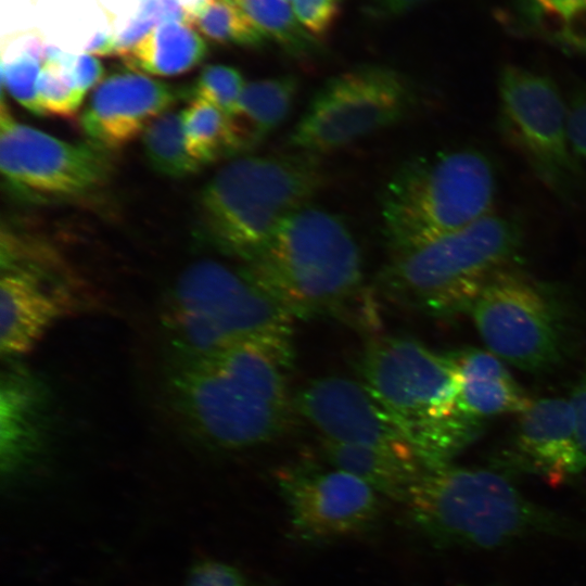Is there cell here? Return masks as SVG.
Returning <instances> with one entry per match:
<instances>
[{"label":"cell","mask_w":586,"mask_h":586,"mask_svg":"<svg viewBox=\"0 0 586 586\" xmlns=\"http://www.w3.org/2000/svg\"><path fill=\"white\" fill-rule=\"evenodd\" d=\"M436 547L491 550L524 540L586 539V525L527 498L504 475L450 462L422 469L406 501Z\"/></svg>","instance_id":"obj_1"},{"label":"cell","mask_w":586,"mask_h":586,"mask_svg":"<svg viewBox=\"0 0 586 586\" xmlns=\"http://www.w3.org/2000/svg\"><path fill=\"white\" fill-rule=\"evenodd\" d=\"M244 265L247 276L292 318L340 317L371 308L355 237L327 209L308 204L294 212Z\"/></svg>","instance_id":"obj_2"},{"label":"cell","mask_w":586,"mask_h":586,"mask_svg":"<svg viewBox=\"0 0 586 586\" xmlns=\"http://www.w3.org/2000/svg\"><path fill=\"white\" fill-rule=\"evenodd\" d=\"M359 370L361 383L423 469L449 463L482 428L460 409V375L451 353H436L410 337L381 336L366 345Z\"/></svg>","instance_id":"obj_3"},{"label":"cell","mask_w":586,"mask_h":586,"mask_svg":"<svg viewBox=\"0 0 586 586\" xmlns=\"http://www.w3.org/2000/svg\"><path fill=\"white\" fill-rule=\"evenodd\" d=\"M324 179L316 155L291 151L238 156L200 194L201 235L245 264L286 217L310 204Z\"/></svg>","instance_id":"obj_4"},{"label":"cell","mask_w":586,"mask_h":586,"mask_svg":"<svg viewBox=\"0 0 586 586\" xmlns=\"http://www.w3.org/2000/svg\"><path fill=\"white\" fill-rule=\"evenodd\" d=\"M522 240L518 221L492 212L442 239L391 254L379 284L398 305L450 317L470 310L487 282L509 268Z\"/></svg>","instance_id":"obj_5"},{"label":"cell","mask_w":586,"mask_h":586,"mask_svg":"<svg viewBox=\"0 0 586 586\" xmlns=\"http://www.w3.org/2000/svg\"><path fill=\"white\" fill-rule=\"evenodd\" d=\"M496 190L494 166L477 150L408 161L382 195V231L391 254L429 244L491 214Z\"/></svg>","instance_id":"obj_6"},{"label":"cell","mask_w":586,"mask_h":586,"mask_svg":"<svg viewBox=\"0 0 586 586\" xmlns=\"http://www.w3.org/2000/svg\"><path fill=\"white\" fill-rule=\"evenodd\" d=\"M290 314L244 271L203 259L170 291L165 327L177 356L203 358L253 339H291Z\"/></svg>","instance_id":"obj_7"},{"label":"cell","mask_w":586,"mask_h":586,"mask_svg":"<svg viewBox=\"0 0 586 586\" xmlns=\"http://www.w3.org/2000/svg\"><path fill=\"white\" fill-rule=\"evenodd\" d=\"M497 87V123L506 143L557 199L576 202L586 178L571 143L568 101L555 81L506 65Z\"/></svg>","instance_id":"obj_8"},{"label":"cell","mask_w":586,"mask_h":586,"mask_svg":"<svg viewBox=\"0 0 586 586\" xmlns=\"http://www.w3.org/2000/svg\"><path fill=\"white\" fill-rule=\"evenodd\" d=\"M166 388L184 424L219 448L242 449L269 442L291 421L292 407L269 402L207 357H177Z\"/></svg>","instance_id":"obj_9"},{"label":"cell","mask_w":586,"mask_h":586,"mask_svg":"<svg viewBox=\"0 0 586 586\" xmlns=\"http://www.w3.org/2000/svg\"><path fill=\"white\" fill-rule=\"evenodd\" d=\"M415 94L403 75L362 65L331 77L314 94L290 132L292 151L319 156L397 124Z\"/></svg>","instance_id":"obj_10"},{"label":"cell","mask_w":586,"mask_h":586,"mask_svg":"<svg viewBox=\"0 0 586 586\" xmlns=\"http://www.w3.org/2000/svg\"><path fill=\"white\" fill-rule=\"evenodd\" d=\"M0 169L13 196L53 203L88 195L107 181L109 151L87 141L72 143L14 119L1 102Z\"/></svg>","instance_id":"obj_11"},{"label":"cell","mask_w":586,"mask_h":586,"mask_svg":"<svg viewBox=\"0 0 586 586\" xmlns=\"http://www.w3.org/2000/svg\"><path fill=\"white\" fill-rule=\"evenodd\" d=\"M53 254L33 239L1 234L0 352L15 360L30 353L63 317L79 307L60 280Z\"/></svg>","instance_id":"obj_12"},{"label":"cell","mask_w":586,"mask_h":586,"mask_svg":"<svg viewBox=\"0 0 586 586\" xmlns=\"http://www.w3.org/2000/svg\"><path fill=\"white\" fill-rule=\"evenodd\" d=\"M477 332L499 359L527 371L555 365L563 348L560 317L547 292L507 268L480 292L470 308Z\"/></svg>","instance_id":"obj_13"},{"label":"cell","mask_w":586,"mask_h":586,"mask_svg":"<svg viewBox=\"0 0 586 586\" xmlns=\"http://www.w3.org/2000/svg\"><path fill=\"white\" fill-rule=\"evenodd\" d=\"M277 481L291 525L303 540L354 535L368 530L379 517V494L337 468L294 464L281 469Z\"/></svg>","instance_id":"obj_14"},{"label":"cell","mask_w":586,"mask_h":586,"mask_svg":"<svg viewBox=\"0 0 586 586\" xmlns=\"http://www.w3.org/2000/svg\"><path fill=\"white\" fill-rule=\"evenodd\" d=\"M293 407L322 440L380 449L420 464L409 442L361 382L333 375L314 380L297 393Z\"/></svg>","instance_id":"obj_15"},{"label":"cell","mask_w":586,"mask_h":586,"mask_svg":"<svg viewBox=\"0 0 586 586\" xmlns=\"http://www.w3.org/2000/svg\"><path fill=\"white\" fill-rule=\"evenodd\" d=\"M181 94L187 97V89L178 90L142 73L129 68L113 72L93 90L80 127L87 141L110 152L142 135Z\"/></svg>","instance_id":"obj_16"},{"label":"cell","mask_w":586,"mask_h":586,"mask_svg":"<svg viewBox=\"0 0 586 586\" xmlns=\"http://www.w3.org/2000/svg\"><path fill=\"white\" fill-rule=\"evenodd\" d=\"M515 446L522 462L548 482H563L586 468V453L569 399L533 400L520 413Z\"/></svg>","instance_id":"obj_17"},{"label":"cell","mask_w":586,"mask_h":586,"mask_svg":"<svg viewBox=\"0 0 586 586\" xmlns=\"http://www.w3.org/2000/svg\"><path fill=\"white\" fill-rule=\"evenodd\" d=\"M49 400L42 383L17 366L3 371L0 383L1 471L15 476L46 447Z\"/></svg>","instance_id":"obj_18"},{"label":"cell","mask_w":586,"mask_h":586,"mask_svg":"<svg viewBox=\"0 0 586 586\" xmlns=\"http://www.w3.org/2000/svg\"><path fill=\"white\" fill-rule=\"evenodd\" d=\"M451 355L460 375L459 406L469 418L483 422L499 415H520L531 406L533 400L491 352L466 348Z\"/></svg>","instance_id":"obj_19"},{"label":"cell","mask_w":586,"mask_h":586,"mask_svg":"<svg viewBox=\"0 0 586 586\" xmlns=\"http://www.w3.org/2000/svg\"><path fill=\"white\" fill-rule=\"evenodd\" d=\"M207 53L202 37L187 23L168 21L150 29L119 54L129 69L160 76L186 73Z\"/></svg>","instance_id":"obj_20"},{"label":"cell","mask_w":586,"mask_h":586,"mask_svg":"<svg viewBox=\"0 0 586 586\" xmlns=\"http://www.w3.org/2000/svg\"><path fill=\"white\" fill-rule=\"evenodd\" d=\"M293 76L246 82L238 109L229 116L241 153L253 150L286 118L297 94Z\"/></svg>","instance_id":"obj_21"},{"label":"cell","mask_w":586,"mask_h":586,"mask_svg":"<svg viewBox=\"0 0 586 586\" xmlns=\"http://www.w3.org/2000/svg\"><path fill=\"white\" fill-rule=\"evenodd\" d=\"M330 464L369 485L377 494L407 501L411 487L422 471L413 461L370 447L321 440Z\"/></svg>","instance_id":"obj_22"},{"label":"cell","mask_w":586,"mask_h":586,"mask_svg":"<svg viewBox=\"0 0 586 586\" xmlns=\"http://www.w3.org/2000/svg\"><path fill=\"white\" fill-rule=\"evenodd\" d=\"M181 115L187 150L202 166L241 154L229 116L209 102L192 98Z\"/></svg>","instance_id":"obj_23"},{"label":"cell","mask_w":586,"mask_h":586,"mask_svg":"<svg viewBox=\"0 0 586 586\" xmlns=\"http://www.w3.org/2000/svg\"><path fill=\"white\" fill-rule=\"evenodd\" d=\"M142 145L150 166L161 175L182 178L203 167L187 150L181 112L168 110L154 118L142 133Z\"/></svg>","instance_id":"obj_24"},{"label":"cell","mask_w":586,"mask_h":586,"mask_svg":"<svg viewBox=\"0 0 586 586\" xmlns=\"http://www.w3.org/2000/svg\"><path fill=\"white\" fill-rule=\"evenodd\" d=\"M184 20L216 42L258 48L266 41L234 0H198L184 11Z\"/></svg>","instance_id":"obj_25"},{"label":"cell","mask_w":586,"mask_h":586,"mask_svg":"<svg viewBox=\"0 0 586 586\" xmlns=\"http://www.w3.org/2000/svg\"><path fill=\"white\" fill-rule=\"evenodd\" d=\"M253 25L266 38L294 56L310 55L319 48L318 40L298 23L285 0H234Z\"/></svg>","instance_id":"obj_26"},{"label":"cell","mask_w":586,"mask_h":586,"mask_svg":"<svg viewBox=\"0 0 586 586\" xmlns=\"http://www.w3.org/2000/svg\"><path fill=\"white\" fill-rule=\"evenodd\" d=\"M72 54L49 47L37 81V99L43 115L72 117L86 92L77 85L71 67Z\"/></svg>","instance_id":"obj_27"},{"label":"cell","mask_w":586,"mask_h":586,"mask_svg":"<svg viewBox=\"0 0 586 586\" xmlns=\"http://www.w3.org/2000/svg\"><path fill=\"white\" fill-rule=\"evenodd\" d=\"M245 85L242 74L237 68L212 64L202 69L187 92L191 99L205 100L227 116H232L238 109Z\"/></svg>","instance_id":"obj_28"},{"label":"cell","mask_w":586,"mask_h":586,"mask_svg":"<svg viewBox=\"0 0 586 586\" xmlns=\"http://www.w3.org/2000/svg\"><path fill=\"white\" fill-rule=\"evenodd\" d=\"M40 62L28 52H10L1 63L2 86L21 105L36 115H43L37 99Z\"/></svg>","instance_id":"obj_29"},{"label":"cell","mask_w":586,"mask_h":586,"mask_svg":"<svg viewBox=\"0 0 586 586\" xmlns=\"http://www.w3.org/2000/svg\"><path fill=\"white\" fill-rule=\"evenodd\" d=\"M552 46L586 56V0L558 2Z\"/></svg>","instance_id":"obj_30"},{"label":"cell","mask_w":586,"mask_h":586,"mask_svg":"<svg viewBox=\"0 0 586 586\" xmlns=\"http://www.w3.org/2000/svg\"><path fill=\"white\" fill-rule=\"evenodd\" d=\"M184 586H253V584L235 566L206 558L191 564Z\"/></svg>","instance_id":"obj_31"},{"label":"cell","mask_w":586,"mask_h":586,"mask_svg":"<svg viewBox=\"0 0 586 586\" xmlns=\"http://www.w3.org/2000/svg\"><path fill=\"white\" fill-rule=\"evenodd\" d=\"M292 9L298 23L317 40L330 31L339 16L337 0H293Z\"/></svg>","instance_id":"obj_32"},{"label":"cell","mask_w":586,"mask_h":586,"mask_svg":"<svg viewBox=\"0 0 586 586\" xmlns=\"http://www.w3.org/2000/svg\"><path fill=\"white\" fill-rule=\"evenodd\" d=\"M568 111L572 148L579 160H586V87L571 94Z\"/></svg>","instance_id":"obj_33"},{"label":"cell","mask_w":586,"mask_h":586,"mask_svg":"<svg viewBox=\"0 0 586 586\" xmlns=\"http://www.w3.org/2000/svg\"><path fill=\"white\" fill-rule=\"evenodd\" d=\"M71 67L78 87L84 92L101 80L104 73L100 61L89 53L72 55Z\"/></svg>","instance_id":"obj_34"},{"label":"cell","mask_w":586,"mask_h":586,"mask_svg":"<svg viewBox=\"0 0 586 586\" xmlns=\"http://www.w3.org/2000/svg\"><path fill=\"white\" fill-rule=\"evenodd\" d=\"M569 400L574 412L578 436L586 453V369L576 383Z\"/></svg>","instance_id":"obj_35"},{"label":"cell","mask_w":586,"mask_h":586,"mask_svg":"<svg viewBox=\"0 0 586 586\" xmlns=\"http://www.w3.org/2000/svg\"><path fill=\"white\" fill-rule=\"evenodd\" d=\"M432 0H371L369 13L377 17H394L408 13Z\"/></svg>","instance_id":"obj_36"},{"label":"cell","mask_w":586,"mask_h":586,"mask_svg":"<svg viewBox=\"0 0 586 586\" xmlns=\"http://www.w3.org/2000/svg\"><path fill=\"white\" fill-rule=\"evenodd\" d=\"M549 1H556V2H566V1H573V0H549Z\"/></svg>","instance_id":"obj_37"},{"label":"cell","mask_w":586,"mask_h":586,"mask_svg":"<svg viewBox=\"0 0 586 586\" xmlns=\"http://www.w3.org/2000/svg\"><path fill=\"white\" fill-rule=\"evenodd\" d=\"M469 586H474V585H469ZM476 586H496V585H476Z\"/></svg>","instance_id":"obj_38"},{"label":"cell","mask_w":586,"mask_h":586,"mask_svg":"<svg viewBox=\"0 0 586 586\" xmlns=\"http://www.w3.org/2000/svg\"><path fill=\"white\" fill-rule=\"evenodd\" d=\"M285 1H288V2H290V1H291V2H292L293 0H285Z\"/></svg>","instance_id":"obj_39"}]
</instances>
